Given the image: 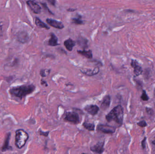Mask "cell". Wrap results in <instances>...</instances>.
<instances>
[{
  "mask_svg": "<svg viewBox=\"0 0 155 154\" xmlns=\"http://www.w3.org/2000/svg\"><path fill=\"white\" fill-rule=\"evenodd\" d=\"M58 38L57 36L54 34V33H51V38L48 41V44L51 46H56L59 45L60 44H59L58 43Z\"/></svg>",
  "mask_w": 155,
  "mask_h": 154,
  "instance_id": "e0dca14e",
  "label": "cell"
},
{
  "mask_svg": "<svg viewBox=\"0 0 155 154\" xmlns=\"http://www.w3.org/2000/svg\"><path fill=\"white\" fill-rule=\"evenodd\" d=\"M131 66L134 69V74L136 76H139L143 73L142 67L136 60H131Z\"/></svg>",
  "mask_w": 155,
  "mask_h": 154,
  "instance_id": "ba28073f",
  "label": "cell"
},
{
  "mask_svg": "<svg viewBox=\"0 0 155 154\" xmlns=\"http://www.w3.org/2000/svg\"><path fill=\"white\" fill-rule=\"evenodd\" d=\"M10 137H11V133L9 132L6 134V138L5 140L4 143V145H3L2 148H1V151L2 152H5L8 150H10V151L12 150V146H10L9 145Z\"/></svg>",
  "mask_w": 155,
  "mask_h": 154,
  "instance_id": "4fadbf2b",
  "label": "cell"
},
{
  "mask_svg": "<svg viewBox=\"0 0 155 154\" xmlns=\"http://www.w3.org/2000/svg\"><path fill=\"white\" fill-rule=\"evenodd\" d=\"M75 10H76V9H75L69 8L67 9V11L69 12H73Z\"/></svg>",
  "mask_w": 155,
  "mask_h": 154,
  "instance_id": "1f68e13d",
  "label": "cell"
},
{
  "mask_svg": "<svg viewBox=\"0 0 155 154\" xmlns=\"http://www.w3.org/2000/svg\"><path fill=\"white\" fill-rule=\"evenodd\" d=\"M81 72L83 74L87 76H93L94 75H97L99 73L100 71L98 67H95L93 69H80Z\"/></svg>",
  "mask_w": 155,
  "mask_h": 154,
  "instance_id": "7c38bea8",
  "label": "cell"
},
{
  "mask_svg": "<svg viewBox=\"0 0 155 154\" xmlns=\"http://www.w3.org/2000/svg\"><path fill=\"white\" fill-rule=\"evenodd\" d=\"M146 143H147V137H145L141 142V145L143 149H145L146 148Z\"/></svg>",
  "mask_w": 155,
  "mask_h": 154,
  "instance_id": "4316f807",
  "label": "cell"
},
{
  "mask_svg": "<svg viewBox=\"0 0 155 154\" xmlns=\"http://www.w3.org/2000/svg\"><path fill=\"white\" fill-rule=\"evenodd\" d=\"M3 36V25L0 23V38Z\"/></svg>",
  "mask_w": 155,
  "mask_h": 154,
  "instance_id": "f546056e",
  "label": "cell"
},
{
  "mask_svg": "<svg viewBox=\"0 0 155 154\" xmlns=\"http://www.w3.org/2000/svg\"><path fill=\"white\" fill-rule=\"evenodd\" d=\"M46 21L50 26L56 29L62 30L64 28V25L61 21L49 18L47 19Z\"/></svg>",
  "mask_w": 155,
  "mask_h": 154,
  "instance_id": "30bf717a",
  "label": "cell"
},
{
  "mask_svg": "<svg viewBox=\"0 0 155 154\" xmlns=\"http://www.w3.org/2000/svg\"><path fill=\"white\" fill-rule=\"evenodd\" d=\"M141 98L143 100L145 101H147L149 100V97L147 95L146 91L145 90H143V93H142V96H141Z\"/></svg>",
  "mask_w": 155,
  "mask_h": 154,
  "instance_id": "603a6c76",
  "label": "cell"
},
{
  "mask_svg": "<svg viewBox=\"0 0 155 154\" xmlns=\"http://www.w3.org/2000/svg\"><path fill=\"white\" fill-rule=\"evenodd\" d=\"M35 24L38 27L41 28H44V29H46V30H50V27L46 25L45 23H44L41 20L39 19V18L35 17Z\"/></svg>",
  "mask_w": 155,
  "mask_h": 154,
  "instance_id": "d6986e66",
  "label": "cell"
},
{
  "mask_svg": "<svg viewBox=\"0 0 155 154\" xmlns=\"http://www.w3.org/2000/svg\"><path fill=\"white\" fill-rule=\"evenodd\" d=\"M104 142H98L96 145L92 146L90 148V151L97 154H102L104 151Z\"/></svg>",
  "mask_w": 155,
  "mask_h": 154,
  "instance_id": "52a82bcc",
  "label": "cell"
},
{
  "mask_svg": "<svg viewBox=\"0 0 155 154\" xmlns=\"http://www.w3.org/2000/svg\"><path fill=\"white\" fill-rule=\"evenodd\" d=\"M152 144H153V145H154V146H155V140H154V141H152Z\"/></svg>",
  "mask_w": 155,
  "mask_h": 154,
  "instance_id": "d6a6232c",
  "label": "cell"
},
{
  "mask_svg": "<svg viewBox=\"0 0 155 154\" xmlns=\"http://www.w3.org/2000/svg\"><path fill=\"white\" fill-rule=\"evenodd\" d=\"M111 96L107 95L103 98V101L100 105V109L102 110H106L109 108L111 104Z\"/></svg>",
  "mask_w": 155,
  "mask_h": 154,
  "instance_id": "5bb4252c",
  "label": "cell"
},
{
  "mask_svg": "<svg viewBox=\"0 0 155 154\" xmlns=\"http://www.w3.org/2000/svg\"><path fill=\"white\" fill-rule=\"evenodd\" d=\"M64 120L75 124H77L80 122V116L78 113L74 111L66 113Z\"/></svg>",
  "mask_w": 155,
  "mask_h": 154,
  "instance_id": "277c9868",
  "label": "cell"
},
{
  "mask_svg": "<svg viewBox=\"0 0 155 154\" xmlns=\"http://www.w3.org/2000/svg\"><path fill=\"white\" fill-rule=\"evenodd\" d=\"M64 44L66 49L69 51H72L73 47L75 46L76 42L71 38H69L64 41Z\"/></svg>",
  "mask_w": 155,
  "mask_h": 154,
  "instance_id": "2e32d148",
  "label": "cell"
},
{
  "mask_svg": "<svg viewBox=\"0 0 155 154\" xmlns=\"http://www.w3.org/2000/svg\"><path fill=\"white\" fill-rule=\"evenodd\" d=\"M154 96H155V89H154Z\"/></svg>",
  "mask_w": 155,
  "mask_h": 154,
  "instance_id": "836d02e7",
  "label": "cell"
},
{
  "mask_svg": "<svg viewBox=\"0 0 155 154\" xmlns=\"http://www.w3.org/2000/svg\"><path fill=\"white\" fill-rule=\"evenodd\" d=\"M83 126L85 129L89 131H93L95 130V125L93 123H89L84 122L83 123Z\"/></svg>",
  "mask_w": 155,
  "mask_h": 154,
  "instance_id": "ffe728a7",
  "label": "cell"
},
{
  "mask_svg": "<svg viewBox=\"0 0 155 154\" xmlns=\"http://www.w3.org/2000/svg\"><path fill=\"white\" fill-rule=\"evenodd\" d=\"M29 136L28 133L22 129L17 130L15 135V145L18 149H21L26 145Z\"/></svg>",
  "mask_w": 155,
  "mask_h": 154,
  "instance_id": "3957f363",
  "label": "cell"
},
{
  "mask_svg": "<svg viewBox=\"0 0 155 154\" xmlns=\"http://www.w3.org/2000/svg\"><path fill=\"white\" fill-rule=\"evenodd\" d=\"M124 109L121 105H118L113 108L110 112L106 116L105 118L108 122H114L118 126H121L123 124Z\"/></svg>",
  "mask_w": 155,
  "mask_h": 154,
  "instance_id": "7a4b0ae2",
  "label": "cell"
},
{
  "mask_svg": "<svg viewBox=\"0 0 155 154\" xmlns=\"http://www.w3.org/2000/svg\"><path fill=\"white\" fill-rule=\"evenodd\" d=\"M35 89V86L34 85H24L10 88L9 91L13 96L22 100L25 97L32 94Z\"/></svg>",
  "mask_w": 155,
  "mask_h": 154,
  "instance_id": "6da1fadb",
  "label": "cell"
},
{
  "mask_svg": "<svg viewBox=\"0 0 155 154\" xmlns=\"http://www.w3.org/2000/svg\"><path fill=\"white\" fill-rule=\"evenodd\" d=\"M39 135L40 136H43L44 137H47L49 135V133H50V131H46V132H44V131H42L41 130H39Z\"/></svg>",
  "mask_w": 155,
  "mask_h": 154,
  "instance_id": "484cf974",
  "label": "cell"
},
{
  "mask_svg": "<svg viewBox=\"0 0 155 154\" xmlns=\"http://www.w3.org/2000/svg\"><path fill=\"white\" fill-rule=\"evenodd\" d=\"M41 85H45L46 87L48 85L46 81H45V80H43L42 79L41 80Z\"/></svg>",
  "mask_w": 155,
  "mask_h": 154,
  "instance_id": "4dcf8cb0",
  "label": "cell"
},
{
  "mask_svg": "<svg viewBox=\"0 0 155 154\" xmlns=\"http://www.w3.org/2000/svg\"><path fill=\"white\" fill-rule=\"evenodd\" d=\"M51 72L50 69H42L40 71V75L42 77H46L50 74Z\"/></svg>",
  "mask_w": 155,
  "mask_h": 154,
  "instance_id": "7402d4cb",
  "label": "cell"
},
{
  "mask_svg": "<svg viewBox=\"0 0 155 154\" xmlns=\"http://www.w3.org/2000/svg\"><path fill=\"white\" fill-rule=\"evenodd\" d=\"M77 52L81 55L87 58L92 59L93 58V54L91 50H77Z\"/></svg>",
  "mask_w": 155,
  "mask_h": 154,
  "instance_id": "ac0fdd59",
  "label": "cell"
},
{
  "mask_svg": "<svg viewBox=\"0 0 155 154\" xmlns=\"http://www.w3.org/2000/svg\"><path fill=\"white\" fill-rule=\"evenodd\" d=\"M26 4L34 13L39 14L41 13L42 7L33 0H28L26 1Z\"/></svg>",
  "mask_w": 155,
  "mask_h": 154,
  "instance_id": "8992f818",
  "label": "cell"
},
{
  "mask_svg": "<svg viewBox=\"0 0 155 154\" xmlns=\"http://www.w3.org/2000/svg\"><path fill=\"white\" fill-rule=\"evenodd\" d=\"M137 125L140 127H144L147 126V123L145 121L143 120L137 123Z\"/></svg>",
  "mask_w": 155,
  "mask_h": 154,
  "instance_id": "cb8c5ba5",
  "label": "cell"
},
{
  "mask_svg": "<svg viewBox=\"0 0 155 154\" xmlns=\"http://www.w3.org/2000/svg\"><path fill=\"white\" fill-rule=\"evenodd\" d=\"M41 4H42V6L44 9L46 10H47L48 12H49V13H50L51 14H54L53 13V12H51V10L49 9V8L47 6L46 3H41Z\"/></svg>",
  "mask_w": 155,
  "mask_h": 154,
  "instance_id": "d4e9b609",
  "label": "cell"
},
{
  "mask_svg": "<svg viewBox=\"0 0 155 154\" xmlns=\"http://www.w3.org/2000/svg\"><path fill=\"white\" fill-rule=\"evenodd\" d=\"M146 112L149 115H152L154 113V111L151 108H146Z\"/></svg>",
  "mask_w": 155,
  "mask_h": 154,
  "instance_id": "83f0119b",
  "label": "cell"
},
{
  "mask_svg": "<svg viewBox=\"0 0 155 154\" xmlns=\"http://www.w3.org/2000/svg\"><path fill=\"white\" fill-rule=\"evenodd\" d=\"M89 40L85 38L80 36L78 38L77 43L80 47L84 50H85L88 47V43Z\"/></svg>",
  "mask_w": 155,
  "mask_h": 154,
  "instance_id": "9a60e30c",
  "label": "cell"
},
{
  "mask_svg": "<svg viewBox=\"0 0 155 154\" xmlns=\"http://www.w3.org/2000/svg\"><path fill=\"white\" fill-rule=\"evenodd\" d=\"M85 111L92 116L96 115L99 110V108L94 104L87 105L84 108Z\"/></svg>",
  "mask_w": 155,
  "mask_h": 154,
  "instance_id": "9c48e42d",
  "label": "cell"
},
{
  "mask_svg": "<svg viewBox=\"0 0 155 154\" xmlns=\"http://www.w3.org/2000/svg\"><path fill=\"white\" fill-rule=\"evenodd\" d=\"M82 16L80 15L77 16V17L72 19V21L73 24L76 25H81L84 24V21H82Z\"/></svg>",
  "mask_w": 155,
  "mask_h": 154,
  "instance_id": "44dd1931",
  "label": "cell"
},
{
  "mask_svg": "<svg viewBox=\"0 0 155 154\" xmlns=\"http://www.w3.org/2000/svg\"><path fill=\"white\" fill-rule=\"evenodd\" d=\"M97 130L105 134H113L116 131V128L112 126L103 124H98Z\"/></svg>",
  "mask_w": 155,
  "mask_h": 154,
  "instance_id": "5b68a950",
  "label": "cell"
},
{
  "mask_svg": "<svg viewBox=\"0 0 155 154\" xmlns=\"http://www.w3.org/2000/svg\"><path fill=\"white\" fill-rule=\"evenodd\" d=\"M17 41L21 43H26L29 40V35L26 32L21 31L17 34Z\"/></svg>",
  "mask_w": 155,
  "mask_h": 154,
  "instance_id": "8fae6325",
  "label": "cell"
},
{
  "mask_svg": "<svg viewBox=\"0 0 155 154\" xmlns=\"http://www.w3.org/2000/svg\"><path fill=\"white\" fill-rule=\"evenodd\" d=\"M51 5L55 6L56 4V0H47Z\"/></svg>",
  "mask_w": 155,
  "mask_h": 154,
  "instance_id": "f1b7e54d",
  "label": "cell"
}]
</instances>
